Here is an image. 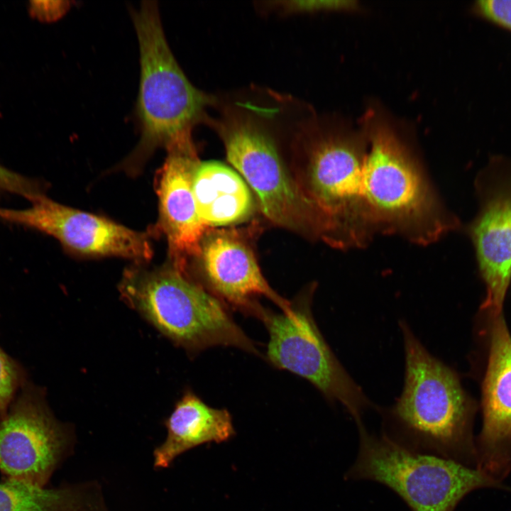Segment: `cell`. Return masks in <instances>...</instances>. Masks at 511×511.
<instances>
[{
  "label": "cell",
  "instance_id": "1",
  "mask_svg": "<svg viewBox=\"0 0 511 511\" xmlns=\"http://www.w3.org/2000/svg\"><path fill=\"white\" fill-rule=\"evenodd\" d=\"M209 125L221 138L229 162L256 194L274 224L320 238L315 209L290 173L281 141L293 133L300 115L285 95L255 89L219 99Z\"/></svg>",
  "mask_w": 511,
  "mask_h": 511
},
{
  "label": "cell",
  "instance_id": "2",
  "mask_svg": "<svg viewBox=\"0 0 511 511\" xmlns=\"http://www.w3.org/2000/svg\"><path fill=\"white\" fill-rule=\"evenodd\" d=\"M399 326L404 385L392 406L375 408L382 417V434L409 450L476 468L474 402L455 370L432 355L405 321Z\"/></svg>",
  "mask_w": 511,
  "mask_h": 511
},
{
  "label": "cell",
  "instance_id": "3",
  "mask_svg": "<svg viewBox=\"0 0 511 511\" xmlns=\"http://www.w3.org/2000/svg\"><path fill=\"white\" fill-rule=\"evenodd\" d=\"M140 52V82L135 116L140 138L121 166L136 172L160 148L194 146L192 131L207 125L208 109L217 97L194 87L173 55L162 26L156 1L131 9Z\"/></svg>",
  "mask_w": 511,
  "mask_h": 511
},
{
  "label": "cell",
  "instance_id": "4",
  "mask_svg": "<svg viewBox=\"0 0 511 511\" xmlns=\"http://www.w3.org/2000/svg\"><path fill=\"white\" fill-rule=\"evenodd\" d=\"M119 292L127 304L192 355L214 346L260 355L229 308L170 263L153 269H126Z\"/></svg>",
  "mask_w": 511,
  "mask_h": 511
},
{
  "label": "cell",
  "instance_id": "5",
  "mask_svg": "<svg viewBox=\"0 0 511 511\" xmlns=\"http://www.w3.org/2000/svg\"><path fill=\"white\" fill-rule=\"evenodd\" d=\"M366 160L374 182L378 234H398L427 244L458 228L440 203L410 150L386 122L368 117Z\"/></svg>",
  "mask_w": 511,
  "mask_h": 511
},
{
  "label": "cell",
  "instance_id": "6",
  "mask_svg": "<svg viewBox=\"0 0 511 511\" xmlns=\"http://www.w3.org/2000/svg\"><path fill=\"white\" fill-rule=\"evenodd\" d=\"M356 458L346 480H368L388 487L411 511H454L469 493L483 488H507L476 467L409 450L381 434L369 433L363 421Z\"/></svg>",
  "mask_w": 511,
  "mask_h": 511
},
{
  "label": "cell",
  "instance_id": "7",
  "mask_svg": "<svg viewBox=\"0 0 511 511\" xmlns=\"http://www.w3.org/2000/svg\"><path fill=\"white\" fill-rule=\"evenodd\" d=\"M292 148L301 170L298 182L315 209L321 238L341 248L361 246L349 207L347 177L366 155L365 132H346L308 115Z\"/></svg>",
  "mask_w": 511,
  "mask_h": 511
},
{
  "label": "cell",
  "instance_id": "8",
  "mask_svg": "<svg viewBox=\"0 0 511 511\" xmlns=\"http://www.w3.org/2000/svg\"><path fill=\"white\" fill-rule=\"evenodd\" d=\"M312 285L290 301L287 312L262 307L257 319L265 325L269 341L267 360L309 382L332 402L341 404L355 423L375 405L347 372L322 334L313 317Z\"/></svg>",
  "mask_w": 511,
  "mask_h": 511
},
{
  "label": "cell",
  "instance_id": "9",
  "mask_svg": "<svg viewBox=\"0 0 511 511\" xmlns=\"http://www.w3.org/2000/svg\"><path fill=\"white\" fill-rule=\"evenodd\" d=\"M75 444L73 427L57 419L45 389L28 380L0 419L3 479L46 486Z\"/></svg>",
  "mask_w": 511,
  "mask_h": 511
},
{
  "label": "cell",
  "instance_id": "10",
  "mask_svg": "<svg viewBox=\"0 0 511 511\" xmlns=\"http://www.w3.org/2000/svg\"><path fill=\"white\" fill-rule=\"evenodd\" d=\"M475 188L479 210L466 233L486 289L480 309L498 315L511 284V159L490 156L476 178Z\"/></svg>",
  "mask_w": 511,
  "mask_h": 511
},
{
  "label": "cell",
  "instance_id": "11",
  "mask_svg": "<svg viewBox=\"0 0 511 511\" xmlns=\"http://www.w3.org/2000/svg\"><path fill=\"white\" fill-rule=\"evenodd\" d=\"M0 219L50 235L67 249L85 255L114 256L137 261L153 256L147 233L65 206L46 194L27 208L0 207Z\"/></svg>",
  "mask_w": 511,
  "mask_h": 511
},
{
  "label": "cell",
  "instance_id": "12",
  "mask_svg": "<svg viewBox=\"0 0 511 511\" xmlns=\"http://www.w3.org/2000/svg\"><path fill=\"white\" fill-rule=\"evenodd\" d=\"M490 318L477 468L500 481L511 468V335L502 313Z\"/></svg>",
  "mask_w": 511,
  "mask_h": 511
},
{
  "label": "cell",
  "instance_id": "13",
  "mask_svg": "<svg viewBox=\"0 0 511 511\" xmlns=\"http://www.w3.org/2000/svg\"><path fill=\"white\" fill-rule=\"evenodd\" d=\"M199 257L209 292L228 308L256 318L262 307L256 297L264 296L282 312L290 309V301L270 286L252 249L237 233L208 231Z\"/></svg>",
  "mask_w": 511,
  "mask_h": 511
},
{
  "label": "cell",
  "instance_id": "14",
  "mask_svg": "<svg viewBox=\"0 0 511 511\" xmlns=\"http://www.w3.org/2000/svg\"><path fill=\"white\" fill-rule=\"evenodd\" d=\"M167 151L157 175L156 229L167 239L170 263L185 271L189 258L199 257L202 240L209 231L199 216L192 192L194 174L200 161L196 147Z\"/></svg>",
  "mask_w": 511,
  "mask_h": 511
},
{
  "label": "cell",
  "instance_id": "15",
  "mask_svg": "<svg viewBox=\"0 0 511 511\" xmlns=\"http://www.w3.org/2000/svg\"><path fill=\"white\" fill-rule=\"evenodd\" d=\"M164 424L165 441L153 451L155 468H166L181 454L204 444L226 441L235 434L232 417L226 409L207 405L190 390L176 403Z\"/></svg>",
  "mask_w": 511,
  "mask_h": 511
},
{
  "label": "cell",
  "instance_id": "16",
  "mask_svg": "<svg viewBox=\"0 0 511 511\" xmlns=\"http://www.w3.org/2000/svg\"><path fill=\"white\" fill-rule=\"evenodd\" d=\"M192 192L199 216L208 227L243 222L255 210L254 199L243 177L219 161L199 163Z\"/></svg>",
  "mask_w": 511,
  "mask_h": 511
},
{
  "label": "cell",
  "instance_id": "17",
  "mask_svg": "<svg viewBox=\"0 0 511 511\" xmlns=\"http://www.w3.org/2000/svg\"><path fill=\"white\" fill-rule=\"evenodd\" d=\"M0 511H109L102 489L95 481L57 488L3 479Z\"/></svg>",
  "mask_w": 511,
  "mask_h": 511
},
{
  "label": "cell",
  "instance_id": "18",
  "mask_svg": "<svg viewBox=\"0 0 511 511\" xmlns=\"http://www.w3.org/2000/svg\"><path fill=\"white\" fill-rule=\"evenodd\" d=\"M28 380L24 366L0 346V419L6 415L18 392Z\"/></svg>",
  "mask_w": 511,
  "mask_h": 511
},
{
  "label": "cell",
  "instance_id": "19",
  "mask_svg": "<svg viewBox=\"0 0 511 511\" xmlns=\"http://www.w3.org/2000/svg\"><path fill=\"white\" fill-rule=\"evenodd\" d=\"M0 190L21 197L30 202L45 194L43 184L0 164Z\"/></svg>",
  "mask_w": 511,
  "mask_h": 511
},
{
  "label": "cell",
  "instance_id": "20",
  "mask_svg": "<svg viewBox=\"0 0 511 511\" xmlns=\"http://www.w3.org/2000/svg\"><path fill=\"white\" fill-rule=\"evenodd\" d=\"M268 6L270 11H277L282 13H313L325 11L351 10L356 6L351 1H269Z\"/></svg>",
  "mask_w": 511,
  "mask_h": 511
},
{
  "label": "cell",
  "instance_id": "21",
  "mask_svg": "<svg viewBox=\"0 0 511 511\" xmlns=\"http://www.w3.org/2000/svg\"><path fill=\"white\" fill-rule=\"evenodd\" d=\"M471 10L475 16L511 31V0H478Z\"/></svg>",
  "mask_w": 511,
  "mask_h": 511
}]
</instances>
